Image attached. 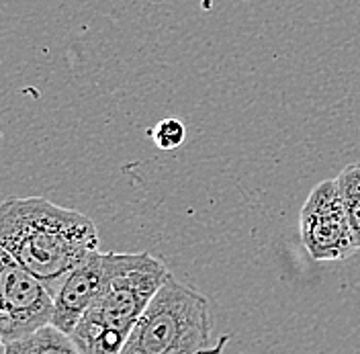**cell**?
I'll list each match as a JSON object with an SVG mask.
<instances>
[{"mask_svg":"<svg viewBox=\"0 0 360 354\" xmlns=\"http://www.w3.org/2000/svg\"><path fill=\"white\" fill-rule=\"evenodd\" d=\"M98 229L89 215L45 197L0 201V246L47 287L98 250Z\"/></svg>","mask_w":360,"mask_h":354,"instance_id":"1","label":"cell"},{"mask_svg":"<svg viewBox=\"0 0 360 354\" xmlns=\"http://www.w3.org/2000/svg\"><path fill=\"white\" fill-rule=\"evenodd\" d=\"M172 272L150 252H112L109 279L74 332L82 354H121L137 320Z\"/></svg>","mask_w":360,"mask_h":354,"instance_id":"2","label":"cell"},{"mask_svg":"<svg viewBox=\"0 0 360 354\" xmlns=\"http://www.w3.org/2000/svg\"><path fill=\"white\" fill-rule=\"evenodd\" d=\"M213 317L207 297L172 274L137 320L121 354H219L211 346Z\"/></svg>","mask_w":360,"mask_h":354,"instance_id":"3","label":"cell"},{"mask_svg":"<svg viewBox=\"0 0 360 354\" xmlns=\"http://www.w3.org/2000/svg\"><path fill=\"white\" fill-rule=\"evenodd\" d=\"M299 232L315 263H340L359 250L336 178L311 189L299 215Z\"/></svg>","mask_w":360,"mask_h":354,"instance_id":"4","label":"cell"},{"mask_svg":"<svg viewBox=\"0 0 360 354\" xmlns=\"http://www.w3.org/2000/svg\"><path fill=\"white\" fill-rule=\"evenodd\" d=\"M53 293L0 246V336L4 346L51 324Z\"/></svg>","mask_w":360,"mask_h":354,"instance_id":"5","label":"cell"},{"mask_svg":"<svg viewBox=\"0 0 360 354\" xmlns=\"http://www.w3.org/2000/svg\"><path fill=\"white\" fill-rule=\"evenodd\" d=\"M112 266V252H92L78 266H74L60 285L53 289V315L51 324L72 334L86 313L101 289L105 287Z\"/></svg>","mask_w":360,"mask_h":354,"instance_id":"6","label":"cell"},{"mask_svg":"<svg viewBox=\"0 0 360 354\" xmlns=\"http://www.w3.org/2000/svg\"><path fill=\"white\" fill-rule=\"evenodd\" d=\"M4 354H82L72 336L58 330L53 324L13 340L4 346Z\"/></svg>","mask_w":360,"mask_h":354,"instance_id":"7","label":"cell"},{"mask_svg":"<svg viewBox=\"0 0 360 354\" xmlns=\"http://www.w3.org/2000/svg\"><path fill=\"white\" fill-rule=\"evenodd\" d=\"M342 199L346 205V213H348V222L352 227L354 240L360 250V162L359 164H350L346 166L336 177Z\"/></svg>","mask_w":360,"mask_h":354,"instance_id":"8","label":"cell"},{"mask_svg":"<svg viewBox=\"0 0 360 354\" xmlns=\"http://www.w3.org/2000/svg\"><path fill=\"white\" fill-rule=\"evenodd\" d=\"M150 137L154 139L160 150H176L186 139V127L179 119L168 117L162 119L154 129H150Z\"/></svg>","mask_w":360,"mask_h":354,"instance_id":"9","label":"cell"},{"mask_svg":"<svg viewBox=\"0 0 360 354\" xmlns=\"http://www.w3.org/2000/svg\"><path fill=\"white\" fill-rule=\"evenodd\" d=\"M0 346H4V340H2V336H0Z\"/></svg>","mask_w":360,"mask_h":354,"instance_id":"10","label":"cell"}]
</instances>
